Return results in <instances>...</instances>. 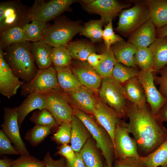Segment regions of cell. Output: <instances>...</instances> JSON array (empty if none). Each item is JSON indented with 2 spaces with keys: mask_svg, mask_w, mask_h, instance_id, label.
<instances>
[{
  "mask_svg": "<svg viewBox=\"0 0 167 167\" xmlns=\"http://www.w3.org/2000/svg\"><path fill=\"white\" fill-rule=\"evenodd\" d=\"M127 127L143 156L154 151L166 140L167 129L152 113L147 104L138 106L128 102Z\"/></svg>",
  "mask_w": 167,
  "mask_h": 167,
  "instance_id": "obj_1",
  "label": "cell"
},
{
  "mask_svg": "<svg viewBox=\"0 0 167 167\" xmlns=\"http://www.w3.org/2000/svg\"><path fill=\"white\" fill-rule=\"evenodd\" d=\"M29 41L13 44L3 50L4 59L14 75L24 83L36 75V66L29 47Z\"/></svg>",
  "mask_w": 167,
  "mask_h": 167,
  "instance_id": "obj_2",
  "label": "cell"
},
{
  "mask_svg": "<svg viewBox=\"0 0 167 167\" xmlns=\"http://www.w3.org/2000/svg\"><path fill=\"white\" fill-rule=\"evenodd\" d=\"M82 27L78 21L71 20L64 16L58 17L44 30L41 40L52 47L66 46L80 33Z\"/></svg>",
  "mask_w": 167,
  "mask_h": 167,
  "instance_id": "obj_3",
  "label": "cell"
},
{
  "mask_svg": "<svg viewBox=\"0 0 167 167\" xmlns=\"http://www.w3.org/2000/svg\"><path fill=\"white\" fill-rule=\"evenodd\" d=\"M73 114L84 123L96 141V147L101 150L106 165L108 167H113L115 159V151L113 142L109 133L86 113L74 108Z\"/></svg>",
  "mask_w": 167,
  "mask_h": 167,
  "instance_id": "obj_4",
  "label": "cell"
},
{
  "mask_svg": "<svg viewBox=\"0 0 167 167\" xmlns=\"http://www.w3.org/2000/svg\"><path fill=\"white\" fill-rule=\"evenodd\" d=\"M99 94L101 100L121 118H127L128 101L123 86L112 78L102 79Z\"/></svg>",
  "mask_w": 167,
  "mask_h": 167,
  "instance_id": "obj_5",
  "label": "cell"
},
{
  "mask_svg": "<svg viewBox=\"0 0 167 167\" xmlns=\"http://www.w3.org/2000/svg\"><path fill=\"white\" fill-rule=\"evenodd\" d=\"M149 19V11L144 1L135 2L133 6L120 12L117 26L114 30L127 37Z\"/></svg>",
  "mask_w": 167,
  "mask_h": 167,
  "instance_id": "obj_6",
  "label": "cell"
},
{
  "mask_svg": "<svg viewBox=\"0 0 167 167\" xmlns=\"http://www.w3.org/2000/svg\"><path fill=\"white\" fill-rule=\"evenodd\" d=\"M30 7L19 0H11L0 3V34L10 28H23L31 21L28 18Z\"/></svg>",
  "mask_w": 167,
  "mask_h": 167,
  "instance_id": "obj_7",
  "label": "cell"
},
{
  "mask_svg": "<svg viewBox=\"0 0 167 167\" xmlns=\"http://www.w3.org/2000/svg\"><path fill=\"white\" fill-rule=\"evenodd\" d=\"M75 2L74 0H35L29 8L28 18L31 21L48 23L68 11Z\"/></svg>",
  "mask_w": 167,
  "mask_h": 167,
  "instance_id": "obj_8",
  "label": "cell"
},
{
  "mask_svg": "<svg viewBox=\"0 0 167 167\" xmlns=\"http://www.w3.org/2000/svg\"><path fill=\"white\" fill-rule=\"evenodd\" d=\"M21 95L26 96L32 93L45 94L52 91L61 90L58 84L56 71L53 67L38 70L35 76L20 87Z\"/></svg>",
  "mask_w": 167,
  "mask_h": 167,
  "instance_id": "obj_9",
  "label": "cell"
},
{
  "mask_svg": "<svg viewBox=\"0 0 167 167\" xmlns=\"http://www.w3.org/2000/svg\"><path fill=\"white\" fill-rule=\"evenodd\" d=\"M80 3L87 12L98 14L104 24L114 19L123 10L129 8L131 4L116 0H82Z\"/></svg>",
  "mask_w": 167,
  "mask_h": 167,
  "instance_id": "obj_10",
  "label": "cell"
},
{
  "mask_svg": "<svg viewBox=\"0 0 167 167\" xmlns=\"http://www.w3.org/2000/svg\"><path fill=\"white\" fill-rule=\"evenodd\" d=\"M44 94L45 109L52 114L58 124L60 125L64 122H71L73 109L64 93L61 90H54Z\"/></svg>",
  "mask_w": 167,
  "mask_h": 167,
  "instance_id": "obj_11",
  "label": "cell"
},
{
  "mask_svg": "<svg viewBox=\"0 0 167 167\" xmlns=\"http://www.w3.org/2000/svg\"><path fill=\"white\" fill-rule=\"evenodd\" d=\"M115 159L128 157H139L137 143L129 135L127 123L122 121L117 124L114 136Z\"/></svg>",
  "mask_w": 167,
  "mask_h": 167,
  "instance_id": "obj_12",
  "label": "cell"
},
{
  "mask_svg": "<svg viewBox=\"0 0 167 167\" xmlns=\"http://www.w3.org/2000/svg\"><path fill=\"white\" fill-rule=\"evenodd\" d=\"M154 72L152 68L146 71L139 70L136 77L143 89L147 102L152 113L156 116L167 102V100L162 96L155 86Z\"/></svg>",
  "mask_w": 167,
  "mask_h": 167,
  "instance_id": "obj_13",
  "label": "cell"
},
{
  "mask_svg": "<svg viewBox=\"0 0 167 167\" xmlns=\"http://www.w3.org/2000/svg\"><path fill=\"white\" fill-rule=\"evenodd\" d=\"M3 108L4 121L1 125L2 130L14 144L21 156H30L20 135L16 107H4Z\"/></svg>",
  "mask_w": 167,
  "mask_h": 167,
  "instance_id": "obj_14",
  "label": "cell"
},
{
  "mask_svg": "<svg viewBox=\"0 0 167 167\" xmlns=\"http://www.w3.org/2000/svg\"><path fill=\"white\" fill-rule=\"evenodd\" d=\"M24 83L13 73L4 59L3 50L0 49V93L10 99Z\"/></svg>",
  "mask_w": 167,
  "mask_h": 167,
  "instance_id": "obj_15",
  "label": "cell"
},
{
  "mask_svg": "<svg viewBox=\"0 0 167 167\" xmlns=\"http://www.w3.org/2000/svg\"><path fill=\"white\" fill-rule=\"evenodd\" d=\"M91 91L82 86L73 91L63 92L69 104L75 108L93 114L98 101Z\"/></svg>",
  "mask_w": 167,
  "mask_h": 167,
  "instance_id": "obj_16",
  "label": "cell"
},
{
  "mask_svg": "<svg viewBox=\"0 0 167 167\" xmlns=\"http://www.w3.org/2000/svg\"><path fill=\"white\" fill-rule=\"evenodd\" d=\"M93 114L97 123L109 133L114 144V136L116 126L122 121L121 118L101 100L98 101Z\"/></svg>",
  "mask_w": 167,
  "mask_h": 167,
  "instance_id": "obj_17",
  "label": "cell"
},
{
  "mask_svg": "<svg viewBox=\"0 0 167 167\" xmlns=\"http://www.w3.org/2000/svg\"><path fill=\"white\" fill-rule=\"evenodd\" d=\"M70 67L82 86L93 91L97 90L99 87L102 78L85 62L79 61Z\"/></svg>",
  "mask_w": 167,
  "mask_h": 167,
  "instance_id": "obj_18",
  "label": "cell"
},
{
  "mask_svg": "<svg viewBox=\"0 0 167 167\" xmlns=\"http://www.w3.org/2000/svg\"><path fill=\"white\" fill-rule=\"evenodd\" d=\"M156 38V28L149 19L131 33L127 41L137 48L149 47Z\"/></svg>",
  "mask_w": 167,
  "mask_h": 167,
  "instance_id": "obj_19",
  "label": "cell"
},
{
  "mask_svg": "<svg viewBox=\"0 0 167 167\" xmlns=\"http://www.w3.org/2000/svg\"><path fill=\"white\" fill-rule=\"evenodd\" d=\"M45 108L46 102L44 94L32 93L27 96L21 103L16 107L19 128L26 117L30 112L36 109L41 110Z\"/></svg>",
  "mask_w": 167,
  "mask_h": 167,
  "instance_id": "obj_20",
  "label": "cell"
},
{
  "mask_svg": "<svg viewBox=\"0 0 167 167\" xmlns=\"http://www.w3.org/2000/svg\"><path fill=\"white\" fill-rule=\"evenodd\" d=\"M30 52L38 70L45 69L52 67L51 58L52 47L41 40L29 42Z\"/></svg>",
  "mask_w": 167,
  "mask_h": 167,
  "instance_id": "obj_21",
  "label": "cell"
},
{
  "mask_svg": "<svg viewBox=\"0 0 167 167\" xmlns=\"http://www.w3.org/2000/svg\"><path fill=\"white\" fill-rule=\"evenodd\" d=\"M71 146L75 152H79L90 134L83 122L73 114L71 121Z\"/></svg>",
  "mask_w": 167,
  "mask_h": 167,
  "instance_id": "obj_22",
  "label": "cell"
},
{
  "mask_svg": "<svg viewBox=\"0 0 167 167\" xmlns=\"http://www.w3.org/2000/svg\"><path fill=\"white\" fill-rule=\"evenodd\" d=\"M111 48L117 62L128 67L138 68L134 60L137 48L124 40L112 45Z\"/></svg>",
  "mask_w": 167,
  "mask_h": 167,
  "instance_id": "obj_23",
  "label": "cell"
},
{
  "mask_svg": "<svg viewBox=\"0 0 167 167\" xmlns=\"http://www.w3.org/2000/svg\"><path fill=\"white\" fill-rule=\"evenodd\" d=\"M148 9L150 19L156 29L167 24V0H144Z\"/></svg>",
  "mask_w": 167,
  "mask_h": 167,
  "instance_id": "obj_24",
  "label": "cell"
},
{
  "mask_svg": "<svg viewBox=\"0 0 167 167\" xmlns=\"http://www.w3.org/2000/svg\"><path fill=\"white\" fill-rule=\"evenodd\" d=\"M54 67L56 71L58 85L63 92H71L82 86L78 78L72 71L70 66Z\"/></svg>",
  "mask_w": 167,
  "mask_h": 167,
  "instance_id": "obj_25",
  "label": "cell"
},
{
  "mask_svg": "<svg viewBox=\"0 0 167 167\" xmlns=\"http://www.w3.org/2000/svg\"><path fill=\"white\" fill-rule=\"evenodd\" d=\"M149 48L153 56L154 72H159L167 65V36L156 37Z\"/></svg>",
  "mask_w": 167,
  "mask_h": 167,
  "instance_id": "obj_26",
  "label": "cell"
},
{
  "mask_svg": "<svg viewBox=\"0 0 167 167\" xmlns=\"http://www.w3.org/2000/svg\"><path fill=\"white\" fill-rule=\"evenodd\" d=\"M124 84L126 96L131 103L138 106L147 104L143 89L136 77L129 79Z\"/></svg>",
  "mask_w": 167,
  "mask_h": 167,
  "instance_id": "obj_27",
  "label": "cell"
},
{
  "mask_svg": "<svg viewBox=\"0 0 167 167\" xmlns=\"http://www.w3.org/2000/svg\"><path fill=\"white\" fill-rule=\"evenodd\" d=\"M66 47L72 58L81 62L86 61L89 55L96 50L92 44L83 41L70 42Z\"/></svg>",
  "mask_w": 167,
  "mask_h": 167,
  "instance_id": "obj_28",
  "label": "cell"
},
{
  "mask_svg": "<svg viewBox=\"0 0 167 167\" xmlns=\"http://www.w3.org/2000/svg\"><path fill=\"white\" fill-rule=\"evenodd\" d=\"M96 146L89 138L79 153L86 167H104Z\"/></svg>",
  "mask_w": 167,
  "mask_h": 167,
  "instance_id": "obj_29",
  "label": "cell"
},
{
  "mask_svg": "<svg viewBox=\"0 0 167 167\" xmlns=\"http://www.w3.org/2000/svg\"><path fill=\"white\" fill-rule=\"evenodd\" d=\"M140 158L146 167H167V137L165 141L151 153Z\"/></svg>",
  "mask_w": 167,
  "mask_h": 167,
  "instance_id": "obj_30",
  "label": "cell"
},
{
  "mask_svg": "<svg viewBox=\"0 0 167 167\" xmlns=\"http://www.w3.org/2000/svg\"><path fill=\"white\" fill-rule=\"evenodd\" d=\"M0 49L3 50L11 45L26 41L22 28L16 26L6 29L0 34Z\"/></svg>",
  "mask_w": 167,
  "mask_h": 167,
  "instance_id": "obj_31",
  "label": "cell"
},
{
  "mask_svg": "<svg viewBox=\"0 0 167 167\" xmlns=\"http://www.w3.org/2000/svg\"><path fill=\"white\" fill-rule=\"evenodd\" d=\"M104 24L100 19L90 20L84 24L79 34L89 38L92 43L99 42L103 39Z\"/></svg>",
  "mask_w": 167,
  "mask_h": 167,
  "instance_id": "obj_32",
  "label": "cell"
},
{
  "mask_svg": "<svg viewBox=\"0 0 167 167\" xmlns=\"http://www.w3.org/2000/svg\"><path fill=\"white\" fill-rule=\"evenodd\" d=\"M139 71L138 68L128 67L117 62L114 66L111 78L124 84L129 79L137 77Z\"/></svg>",
  "mask_w": 167,
  "mask_h": 167,
  "instance_id": "obj_33",
  "label": "cell"
},
{
  "mask_svg": "<svg viewBox=\"0 0 167 167\" xmlns=\"http://www.w3.org/2000/svg\"><path fill=\"white\" fill-rule=\"evenodd\" d=\"M49 25L48 23L35 20L26 24L22 28L26 41L36 42L41 40L44 30Z\"/></svg>",
  "mask_w": 167,
  "mask_h": 167,
  "instance_id": "obj_34",
  "label": "cell"
},
{
  "mask_svg": "<svg viewBox=\"0 0 167 167\" xmlns=\"http://www.w3.org/2000/svg\"><path fill=\"white\" fill-rule=\"evenodd\" d=\"M134 60L136 66L140 70L153 69V56L149 47L137 48L134 56Z\"/></svg>",
  "mask_w": 167,
  "mask_h": 167,
  "instance_id": "obj_35",
  "label": "cell"
},
{
  "mask_svg": "<svg viewBox=\"0 0 167 167\" xmlns=\"http://www.w3.org/2000/svg\"><path fill=\"white\" fill-rule=\"evenodd\" d=\"M105 53L103 60L97 66L93 68L102 79L111 78L114 66L117 62L111 48L109 50L106 49Z\"/></svg>",
  "mask_w": 167,
  "mask_h": 167,
  "instance_id": "obj_36",
  "label": "cell"
},
{
  "mask_svg": "<svg viewBox=\"0 0 167 167\" xmlns=\"http://www.w3.org/2000/svg\"><path fill=\"white\" fill-rule=\"evenodd\" d=\"M51 128L35 125L26 133L25 139L33 147L37 146L51 133Z\"/></svg>",
  "mask_w": 167,
  "mask_h": 167,
  "instance_id": "obj_37",
  "label": "cell"
},
{
  "mask_svg": "<svg viewBox=\"0 0 167 167\" xmlns=\"http://www.w3.org/2000/svg\"><path fill=\"white\" fill-rule=\"evenodd\" d=\"M51 58L55 67H66L70 66L72 63V58L66 46L52 47Z\"/></svg>",
  "mask_w": 167,
  "mask_h": 167,
  "instance_id": "obj_38",
  "label": "cell"
},
{
  "mask_svg": "<svg viewBox=\"0 0 167 167\" xmlns=\"http://www.w3.org/2000/svg\"><path fill=\"white\" fill-rule=\"evenodd\" d=\"M30 119L35 125L49 127L52 129L59 125L52 114L45 109L34 111Z\"/></svg>",
  "mask_w": 167,
  "mask_h": 167,
  "instance_id": "obj_39",
  "label": "cell"
},
{
  "mask_svg": "<svg viewBox=\"0 0 167 167\" xmlns=\"http://www.w3.org/2000/svg\"><path fill=\"white\" fill-rule=\"evenodd\" d=\"M71 135V122H64L60 125L58 130L53 134L51 138L58 143L67 144L70 142Z\"/></svg>",
  "mask_w": 167,
  "mask_h": 167,
  "instance_id": "obj_40",
  "label": "cell"
},
{
  "mask_svg": "<svg viewBox=\"0 0 167 167\" xmlns=\"http://www.w3.org/2000/svg\"><path fill=\"white\" fill-rule=\"evenodd\" d=\"M10 167H46L44 161L31 156H21L12 161Z\"/></svg>",
  "mask_w": 167,
  "mask_h": 167,
  "instance_id": "obj_41",
  "label": "cell"
},
{
  "mask_svg": "<svg viewBox=\"0 0 167 167\" xmlns=\"http://www.w3.org/2000/svg\"><path fill=\"white\" fill-rule=\"evenodd\" d=\"M102 39L107 50H109L112 45L124 40L119 35L114 33L113 28L112 19L110 20L105 26L103 30Z\"/></svg>",
  "mask_w": 167,
  "mask_h": 167,
  "instance_id": "obj_42",
  "label": "cell"
},
{
  "mask_svg": "<svg viewBox=\"0 0 167 167\" xmlns=\"http://www.w3.org/2000/svg\"><path fill=\"white\" fill-rule=\"evenodd\" d=\"M11 142L2 130L0 131V154L20 155L11 144Z\"/></svg>",
  "mask_w": 167,
  "mask_h": 167,
  "instance_id": "obj_43",
  "label": "cell"
},
{
  "mask_svg": "<svg viewBox=\"0 0 167 167\" xmlns=\"http://www.w3.org/2000/svg\"><path fill=\"white\" fill-rule=\"evenodd\" d=\"M139 157H128L114 160L113 167H146Z\"/></svg>",
  "mask_w": 167,
  "mask_h": 167,
  "instance_id": "obj_44",
  "label": "cell"
},
{
  "mask_svg": "<svg viewBox=\"0 0 167 167\" xmlns=\"http://www.w3.org/2000/svg\"><path fill=\"white\" fill-rule=\"evenodd\" d=\"M160 75L157 76L154 73L155 84L159 85L158 90L162 96L167 100V65L159 72Z\"/></svg>",
  "mask_w": 167,
  "mask_h": 167,
  "instance_id": "obj_45",
  "label": "cell"
},
{
  "mask_svg": "<svg viewBox=\"0 0 167 167\" xmlns=\"http://www.w3.org/2000/svg\"><path fill=\"white\" fill-rule=\"evenodd\" d=\"M58 150L56 154L62 156L66 161L71 163L74 161L75 157V152L71 146L67 144H62L58 148Z\"/></svg>",
  "mask_w": 167,
  "mask_h": 167,
  "instance_id": "obj_46",
  "label": "cell"
},
{
  "mask_svg": "<svg viewBox=\"0 0 167 167\" xmlns=\"http://www.w3.org/2000/svg\"><path fill=\"white\" fill-rule=\"evenodd\" d=\"M43 161L46 167H66V160L63 156H61L59 159L54 160L52 158L49 151L46 153Z\"/></svg>",
  "mask_w": 167,
  "mask_h": 167,
  "instance_id": "obj_47",
  "label": "cell"
},
{
  "mask_svg": "<svg viewBox=\"0 0 167 167\" xmlns=\"http://www.w3.org/2000/svg\"><path fill=\"white\" fill-rule=\"evenodd\" d=\"M105 52L101 54H96V52L93 53L88 57L87 63L94 69L99 65L105 58Z\"/></svg>",
  "mask_w": 167,
  "mask_h": 167,
  "instance_id": "obj_48",
  "label": "cell"
},
{
  "mask_svg": "<svg viewBox=\"0 0 167 167\" xmlns=\"http://www.w3.org/2000/svg\"><path fill=\"white\" fill-rule=\"evenodd\" d=\"M66 167H86L79 152H75V158L72 162L69 163L66 161Z\"/></svg>",
  "mask_w": 167,
  "mask_h": 167,
  "instance_id": "obj_49",
  "label": "cell"
},
{
  "mask_svg": "<svg viewBox=\"0 0 167 167\" xmlns=\"http://www.w3.org/2000/svg\"><path fill=\"white\" fill-rule=\"evenodd\" d=\"M156 116L160 121L167 122V102L161 109Z\"/></svg>",
  "mask_w": 167,
  "mask_h": 167,
  "instance_id": "obj_50",
  "label": "cell"
},
{
  "mask_svg": "<svg viewBox=\"0 0 167 167\" xmlns=\"http://www.w3.org/2000/svg\"><path fill=\"white\" fill-rule=\"evenodd\" d=\"M156 37L167 36V24L162 27L156 29Z\"/></svg>",
  "mask_w": 167,
  "mask_h": 167,
  "instance_id": "obj_51",
  "label": "cell"
},
{
  "mask_svg": "<svg viewBox=\"0 0 167 167\" xmlns=\"http://www.w3.org/2000/svg\"><path fill=\"white\" fill-rule=\"evenodd\" d=\"M12 160L6 157L0 160V167H10Z\"/></svg>",
  "mask_w": 167,
  "mask_h": 167,
  "instance_id": "obj_52",
  "label": "cell"
},
{
  "mask_svg": "<svg viewBox=\"0 0 167 167\" xmlns=\"http://www.w3.org/2000/svg\"><path fill=\"white\" fill-rule=\"evenodd\" d=\"M104 167H108L107 166L106 164L105 165H104Z\"/></svg>",
  "mask_w": 167,
  "mask_h": 167,
  "instance_id": "obj_53",
  "label": "cell"
}]
</instances>
